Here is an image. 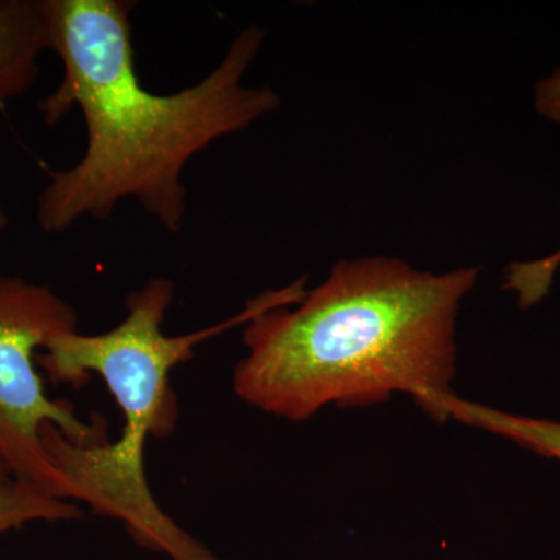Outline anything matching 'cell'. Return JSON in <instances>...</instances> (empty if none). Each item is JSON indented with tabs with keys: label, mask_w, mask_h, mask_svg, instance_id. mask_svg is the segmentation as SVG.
I'll use <instances>...</instances> for the list:
<instances>
[{
	"label": "cell",
	"mask_w": 560,
	"mask_h": 560,
	"mask_svg": "<svg viewBox=\"0 0 560 560\" xmlns=\"http://www.w3.org/2000/svg\"><path fill=\"white\" fill-rule=\"evenodd\" d=\"M135 7L127 0H43L47 43L62 62V79L40 98V117L51 127L77 108L86 125L83 156L50 171L36 201V223L47 234L81 220H108L124 201L138 202L178 234L190 161L279 108L271 88L242 81L264 46L259 27L238 33L198 83L172 94L143 88L132 46Z\"/></svg>",
	"instance_id": "obj_1"
},
{
	"label": "cell",
	"mask_w": 560,
	"mask_h": 560,
	"mask_svg": "<svg viewBox=\"0 0 560 560\" xmlns=\"http://www.w3.org/2000/svg\"><path fill=\"white\" fill-rule=\"evenodd\" d=\"M477 278L478 268L434 275L393 257L341 260L300 302L243 326L235 394L293 422L397 393L425 411L453 393L456 318Z\"/></svg>",
	"instance_id": "obj_2"
},
{
	"label": "cell",
	"mask_w": 560,
	"mask_h": 560,
	"mask_svg": "<svg viewBox=\"0 0 560 560\" xmlns=\"http://www.w3.org/2000/svg\"><path fill=\"white\" fill-rule=\"evenodd\" d=\"M175 298L171 279H150L125 300L127 316L103 334L80 330L55 335L38 355V366L54 383L84 385L101 375L124 415L119 440L79 444L57 427L43 431L44 448L70 488L72 500L94 514L114 518L132 540L171 560H220L180 528L154 500L145 474L150 438L175 430L178 404L171 375L195 355V349L232 327L245 326L275 305L270 293L254 298L241 313L186 335H165L164 320Z\"/></svg>",
	"instance_id": "obj_3"
},
{
	"label": "cell",
	"mask_w": 560,
	"mask_h": 560,
	"mask_svg": "<svg viewBox=\"0 0 560 560\" xmlns=\"http://www.w3.org/2000/svg\"><path fill=\"white\" fill-rule=\"evenodd\" d=\"M79 330V313L46 283L0 276V459L14 477L58 500H72L44 448L43 431L57 427L69 441H108L105 419L81 420L72 404L47 396L38 355L55 335Z\"/></svg>",
	"instance_id": "obj_4"
},
{
	"label": "cell",
	"mask_w": 560,
	"mask_h": 560,
	"mask_svg": "<svg viewBox=\"0 0 560 560\" xmlns=\"http://www.w3.org/2000/svg\"><path fill=\"white\" fill-rule=\"evenodd\" d=\"M46 50L43 0H0V103L31 90Z\"/></svg>",
	"instance_id": "obj_5"
},
{
	"label": "cell",
	"mask_w": 560,
	"mask_h": 560,
	"mask_svg": "<svg viewBox=\"0 0 560 560\" xmlns=\"http://www.w3.org/2000/svg\"><path fill=\"white\" fill-rule=\"evenodd\" d=\"M427 412L438 420L452 418L475 429L506 438L537 455L560 463V422L556 420L523 418L460 399L455 393L434 400Z\"/></svg>",
	"instance_id": "obj_6"
},
{
	"label": "cell",
	"mask_w": 560,
	"mask_h": 560,
	"mask_svg": "<svg viewBox=\"0 0 560 560\" xmlns=\"http://www.w3.org/2000/svg\"><path fill=\"white\" fill-rule=\"evenodd\" d=\"M81 515L75 503L55 499L21 481L0 459V537L32 523L77 521Z\"/></svg>",
	"instance_id": "obj_7"
},
{
	"label": "cell",
	"mask_w": 560,
	"mask_h": 560,
	"mask_svg": "<svg viewBox=\"0 0 560 560\" xmlns=\"http://www.w3.org/2000/svg\"><path fill=\"white\" fill-rule=\"evenodd\" d=\"M560 267V248L550 256L530 261H514L504 271V290L517 293L518 305L529 308L550 293Z\"/></svg>",
	"instance_id": "obj_8"
},
{
	"label": "cell",
	"mask_w": 560,
	"mask_h": 560,
	"mask_svg": "<svg viewBox=\"0 0 560 560\" xmlns=\"http://www.w3.org/2000/svg\"><path fill=\"white\" fill-rule=\"evenodd\" d=\"M534 105L541 117L560 124V68L536 84Z\"/></svg>",
	"instance_id": "obj_9"
},
{
	"label": "cell",
	"mask_w": 560,
	"mask_h": 560,
	"mask_svg": "<svg viewBox=\"0 0 560 560\" xmlns=\"http://www.w3.org/2000/svg\"><path fill=\"white\" fill-rule=\"evenodd\" d=\"M9 215H7L5 209H3V206L0 205V232H3L9 228Z\"/></svg>",
	"instance_id": "obj_10"
}]
</instances>
